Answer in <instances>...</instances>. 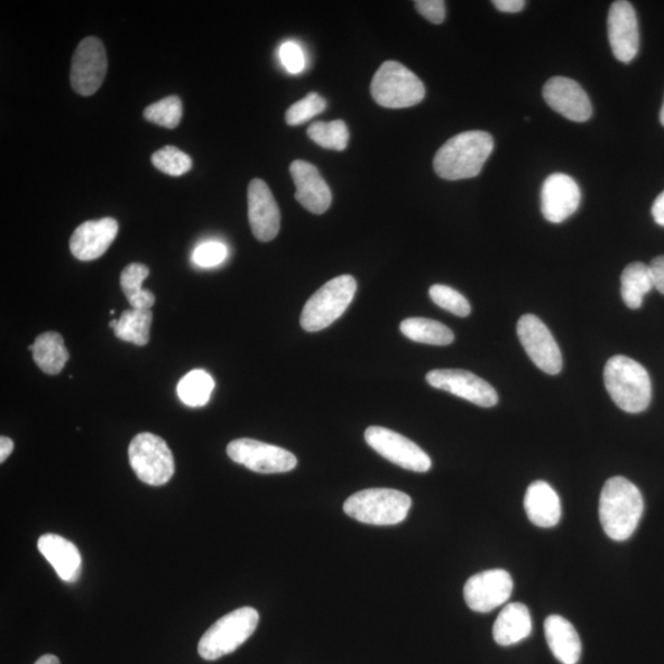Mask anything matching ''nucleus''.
<instances>
[{
  "label": "nucleus",
  "instance_id": "obj_34",
  "mask_svg": "<svg viewBox=\"0 0 664 664\" xmlns=\"http://www.w3.org/2000/svg\"><path fill=\"white\" fill-rule=\"evenodd\" d=\"M430 297L438 307L455 314L460 318H465L472 312L470 303L463 294L445 284H435L430 289Z\"/></svg>",
  "mask_w": 664,
  "mask_h": 664
},
{
  "label": "nucleus",
  "instance_id": "obj_4",
  "mask_svg": "<svg viewBox=\"0 0 664 664\" xmlns=\"http://www.w3.org/2000/svg\"><path fill=\"white\" fill-rule=\"evenodd\" d=\"M412 506L409 495L393 488H367L347 498L344 511L350 519L371 525H395L405 521Z\"/></svg>",
  "mask_w": 664,
  "mask_h": 664
},
{
  "label": "nucleus",
  "instance_id": "obj_17",
  "mask_svg": "<svg viewBox=\"0 0 664 664\" xmlns=\"http://www.w3.org/2000/svg\"><path fill=\"white\" fill-rule=\"evenodd\" d=\"M547 104L570 122L586 123L592 116V104L583 87L574 79L553 77L542 89Z\"/></svg>",
  "mask_w": 664,
  "mask_h": 664
},
{
  "label": "nucleus",
  "instance_id": "obj_22",
  "mask_svg": "<svg viewBox=\"0 0 664 664\" xmlns=\"http://www.w3.org/2000/svg\"><path fill=\"white\" fill-rule=\"evenodd\" d=\"M524 509L529 521L540 528H552L561 520V501L556 490L546 482L529 485L524 497Z\"/></svg>",
  "mask_w": 664,
  "mask_h": 664
},
{
  "label": "nucleus",
  "instance_id": "obj_39",
  "mask_svg": "<svg viewBox=\"0 0 664 664\" xmlns=\"http://www.w3.org/2000/svg\"><path fill=\"white\" fill-rule=\"evenodd\" d=\"M649 266L652 274L653 288L664 294V255L653 258Z\"/></svg>",
  "mask_w": 664,
  "mask_h": 664
},
{
  "label": "nucleus",
  "instance_id": "obj_2",
  "mask_svg": "<svg viewBox=\"0 0 664 664\" xmlns=\"http://www.w3.org/2000/svg\"><path fill=\"white\" fill-rule=\"evenodd\" d=\"M494 151L490 133L469 131L451 137L439 148L433 159L438 177L449 181L472 179L482 173Z\"/></svg>",
  "mask_w": 664,
  "mask_h": 664
},
{
  "label": "nucleus",
  "instance_id": "obj_27",
  "mask_svg": "<svg viewBox=\"0 0 664 664\" xmlns=\"http://www.w3.org/2000/svg\"><path fill=\"white\" fill-rule=\"evenodd\" d=\"M403 334L414 343L447 346L454 343L455 334L446 325L426 318H410L401 322Z\"/></svg>",
  "mask_w": 664,
  "mask_h": 664
},
{
  "label": "nucleus",
  "instance_id": "obj_6",
  "mask_svg": "<svg viewBox=\"0 0 664 664\" xmlns=\"http://www.w3.org/2000/svg\"><path fill=\"white\" fill-rule=\"evenodd\" d=\"M357 282L353 276H339L311 295L301 316V325L308 332L327 329L335 322L353 302Z\"/></svg>",
  "mask_w": 664,
  "mask_h": 664
},
{
  "label": "nucleus",
  "instance_id": "obj_28",
  "mask_svg": "<svg viewBox=\"0 0 664 664\" xmlns=\"http://www.w3.org/2000/svg\"><path fill=\"white\" fill-rule=\"evenodd\" d=\"M153 312L148 309H129L118 319L115 335L126 343L145 346L150 343Z\"/></svg>",
  "mask_w": 664,
  "mask_h": 664
},
{
  "label": "nucleus",
  "instance_id": "obj_33",
  "mask_svg": "<svg viewBox=\"0 0 664 664\" xmlns=\"http://www.w3.org/2000/svg\"><path fill=\"white\" fill-rule=\"evenodd\" d=\"M152 163L156 169L170 177H181L192 169L190 156L173 145H166L153 153Z\"/></svg>",
  "mask_w": 664,
  "mask_h": 664
},
{
  "label": "nucleus",
  "instance_id": "obj_38",
  "mask_svg": "<svg viewBox=\"0 0 664 664\" xmlns=\"http://www.w3.org/2000/svg\"><path fill=\"white\" fill-rule=\"evenodd\" d=\"M418 12L432 24H442L446 18V3L443 0H418Z\"/></svg>",
  "mask_w": 664,
  "mask_h": 664
},
{
  "label": "nucleus",
  "instance_id": "obj_24",
  "mask_svg": "<svg viewBox=\"0 0 664 664\" xmlns=\"http://www.w3.org/2000/svg\"><path fill=\"white\" fill-rule=\"evenodd\" d=\"M529 609L522 603L507 604L494 625V639L500 646H512L527 639L532 634Z\"/></svg>",
  "mask_w": 664,
  "mask_h": 664
},
{
  "label": "nucleus",
  "instance_id": "obj_21",
  "mask_svg": "<svg viewBox=\"0 0 664 664\" xmlns=\"http://www.w3.org/2000/svg\"><path fill=\"white\" fill-rule=\"evenodd\" d=\"M37 548L64 583L73 584L81 574V556L76 546L58 534H44Z\"/></svg>",
  "mask_w": 664,
  "mask_h": 664
},
{
  "label": "nucleus",
  "instance_id": "obj_44",
  "mask_svg": "<svg viewBox=\"0 0 664 664\" xmlns=\"http://www.w3.org/2000/svg\"><path fill=\"white\" fill-rule=\"evenodd\" d=\"M661 124L664 126V101L660 114Z\"/></svg>",
  "mask_w": 664,
  "mask_h": 664
},
{
  "label": "nucleus",
  "instance_id": "obj_35",
  "mask_svg": "<svg viewBox=\"0 0 664 664\" xmlns=\"http://www.w3.org/2000/svg\"><path fill=\"white\" fill-rule=\"evenodd\" d=\"M327 108V101L317 92L309 94L293 104L285 113V123L290 126H299L310 122L312 117L318 116Z\"/></svg>",
  "mask_w": 664,
  "mask_h": 664
},
{
  "label": "nucleus",
  "instance_id": "obj_29",
  "mask_svg": "<svg viewBox=\"0 0 664 664\" xmlns=\"http://www.w3.org/2000/svg\"><path fill=\"white\" fill-rule=\"evenodd\" d=\"M148 276L150 269L142 264L128 265L122 273V288L132 309L151 310L154 306V294L142 289Z\"/></svg>",
  "mask_w": 664,
  "mask_h": 664
},
{
  "label": "nucleus",
  "instance_id": "obj_10",
  "mask_svg": "<svg viewBox=\"0 0 664 664\" xmlns=\"http://www.w3.org/2000/svg\"><path fill=\"white\" fill-rule=\"evenodd\" d=\"M365 438L368 446L378 455L403 469L414 473H426L432 467V460L426 451L400 433L372 426L366 430Z\"/></svg>",
  "mask_w": 664,
  "mask_h": 664
},
{
  "label": "nucleus",
  "instance_id": "obj_12",
  "mask_svg": "<svg viewBox=\"0 0 664 664\" xmlns=\"http://www.w3.org/2000/svg\"><path fill=\"white\" fill-rule=\"evenodd\" d=\"M516 334L525 353L540 371L551 375L561 372L560 347L548 327L538 317L525 314L516 324Z\"/></svg>",
  "mask_w": 664,
  "mask_h": 664
},
{
  "label": "nucleus",
  "instance_id": "obj_46",
  "mask_svg": "<svg viewBox=\"0 0 664 664\" xmlns=\"http://www.w3.org/2000/svg\"><path fill=\"white\" fill-rule=\"evenodd\" d=\"M29 350H31V353H33V350H34V345L29 346Z\"/></svg>",
  "mask_w": 664,
  "mask_h": 664
},
{
  "label": "nucleus",
  "instance_id": "obj_19",
  "mask_svg": "<svg viewBox=\"0 0 664 664\" xmlns=\"http://www.w3.org/2000/svg\"><path fill=\"white\" fill-rule=\"evenodd\" d=\"M118 233L114 218L88 220L72 234L69 247L74 257L80 261H92L103 256Z\"/></svg>",
  "mask_w": 664,
  "mask_h": 664
},
{
  "label": "nucleus",
  "instance_id": "obj_37",
  "mask_svg": "<svg viewBox=\"0 0 664 664\" xmlns=\"http://www.w3.org/2000/svg\"><path fill=\"white\" fill-rule=\"evenodd\" d=\"M280 59L284 68L292 74H298L306 67V59L297 43H283L280 49Z\"/></svg>",
  "mask_w": 664,
  "mask_h": 664
},
{
  "label": "nucleus",
  "instance_id": "obj_8",
  "mask_svg": "<svg viewBox=\"0 0 664 664\" xmlns=\"http://www.w3.org/2000/svg\"><path fill=\"white\" fill-rule=\"evenodd\" d=\"M129 463L144 484L162 486L175 473L174 456L166 442L150 432L137 435L128 448Z\"/></svg>",
  "mask_w": 664,
  "mask_h": 664
},
{
  "label": "nucleus",
  "instance_id": "obj_7",
  "mask_svg": "<svg viewBox=\"0 0 664 664\" xmlns=\"http://www.w3.org/2000/svg\"><path fill=\"white\" fill-rule=\"evenodd\" d=\"M371 94L378 105L405 108L418 105L426 94L423 82L395 61H386L374 74Z\"/></svg>",
  "mask_w": 664,
  "mask_h": 664
},
{
  "label": "nucleus",
  "instance_id": "obj_25",
  "mask_svg": "<svg viewBox=\"0 0 664 664\" xmlns=\"http://www.w3.org/2000/svg\"><path fill=\"white\" fill-rule=\"evenodd\" d=\"M34 361L46 374L55 375L67 365L69 354L59 332L41 334L34 343Z\"/></svg>",
  "mask_w": 664,
  "mask_h": 664
},
{
  "label": "nucleus",
  "instance_id": "obj_5",
  "mask_svg": "<svg viewBox=\"0 0 664 664\" xmlns=\"http://www.w3.org/2000/svg\"><path fill=\"white\" fill-rule=\"evenodd\" d=\"M260 621L256 609L244 606L221 616L202 636L199 653L203 660L216 661L240 648L255 633Z\"/></svg>",
  "mask_w": 664,
  "mask_h": 664
},
{
  "label": "nucleus",
  "instance_id": "obj_45",
  "mask_svg": "<svg viewBox=\"0 0 664 664\" xmlns=\"http://www.w3.org/2000/svg\"><path fill=\"white\" fill-rule=\"evenodd\" d=\"M117 322H118V320H113V321H110L108 327H110L111 329H114V330H115V328L117 327Z\"/></svg>",
  "mask_w": 664,
  "mask_h": 664
},
{
  "label": "nucleus",
  "instance_id": "obj_32",
  "mask_svg": "<svg viewBox=\"0 0 664 664\" xmlns=\"http://www.w3.org/2000/svg\"><path fill=\"white\" fill-rule=\"evenodd\" d=\"M148 122L165 128H177L182 118V103L179 97H168L148 106L143 113Z\"/></svg>",
  "mask_w": 664,
  "mask_h": 664
},
{
  "label": "nucleus",
  "instance_id": "obj_11",
  "mask_svg": "<svg viewBox=\"0 0 664 664\" xmlns=\"http://www.w3.org/2000/svg\"><path fill=\"white\" fill-rule=\"evenodd\" d=\"M107 72L104 43L98 37H86L73 54L71 85L81 97L95 94L103 85Z\"/></svg>",
  "mask_w": 664,
  "mask_h": 664
},
{
  "label": "nucleus",
  "instance_id": "obj_3",
  "mask_svg": "<svg viewBox=\"0 0 664 664\" xmlns=\"http://www.w3.org/2000/svg\"><path fill=\"white\" fill-rule=\"evenodd\" d=\"M604 384L613 401L622 410L639 413L649 408L652 385L648 371L626 356H614L605 365Z\"/></svg>",
  "mask_w": 664,
  "mask_h": 664
},
{
  "label": "nucleus",
  "instance_id": "obj_14",
  "mask_svg": "<svg viewBox=\"0 0 664 664\" xmlns=\"http://www.w3.org/2000/svg\"><path fill=\"white\" fill-rule=\"evenodd\" d=\"M426 381L436 390L459 396L482 408H494L498 403L494 387L464 369H435L427 373Z\"/></svg>",
  "mask_w": 664,
  "mask_h": 664
},
{
  "label": "nucleus",
  "instance_id": "obj_13",
  "mask_svg": "<svg viewBox=\"0 0 664 664\" xmlns=\"http://www.w3.org/2000/svg\"><path fill=\"white\" fill-rule=\"evenodd\" d=\"M513 592V579L501 569L480 572L467 580L464 599L467 605L477 613H488L503 605Z\"/></svg>",
  "mask_w": 664,
  "mask_h": 664
},
{
  "label": "nucleus",
  "instance_id": "obj_42",
  "mask_svg": "<svg viewBox=\"0 0 664 664\" xmlns=\"http://www.w3.org/2000/svg\"><path fill=\"white\" fill-rule=\"evenodd\" d=\"M14 442L9 437L0 438V463L4 461L13 454Z\"/></svg>",
  "mask_w": 664,
  "mask_h": 664
},
{
  "label": "nucleus",
  "instance_id": "obj_41",
  "mask_svg": "<svg viewBox=\"0 0 664 664\" xmlns=\"http://www.w3.org/2000/svg\"><path fill=\"white\" fill-rule=\"evenodd\" d=\"M652 216L659 226L664 227V191L653 203Z\"/></svg>",
  "mask_w": 664,
  "mask_h": 664
},
{
  "label": "nucleus",
  "instance_id": "obj_18",
  "mask_svg": "<svg viewBox=\"0 0 664 664\" xmlns=\"http://www.w3.org/2000/svg\"><path fill=\"white\" fill-rule=\"evenodd\" d=\"M540 199L544 218L550 224L559 225L578 209L580 190L569 175L556 173L544 181Z\"/></svg>",
  "mask_w": 664,
  "mask_h": 664
},
{
  "label": "nucleus",
  "instance_id": "obj_36",
  "mask_svg": "<svg viewBox=\"0 0 664 664\" xmlns=\"http://www.w3.org/2000/svg\"><path fill=\"white\" fill-rule=\"evenodd\" d=\"M228 248L219 242H207L199 245L193 252L192 260L201 267H215L226 260Z\"/></svg>",
  "mask_w": 664,
  "mask_h": 664
},
{
  "label": "nucleus",
  "instance_id": "obj_20",
  "mask_svg": "<svg viewBox=\"0 0 664 664\" xmlns=\"http://www.w3.org/2000/svg\"><path fill=\"white\" fill-rule=\"evenodd\" d=\"M291 177L295 183V200L314 215H322L331 206V190L312 164L294 161L290 166Z\"/></svg>",
  "mask_w": 664,
  "mask_h": 664
},
{
  "label": "nucleus",
  "instance_id": "obj_43",
  "mask_svg": "<svg viewBox=\"0 0 664 664\" xmlns=\"http://www.w3.org/2000/svg\"><path fill=\"white\" fill-rule=\"evenodd\" d=\"M35 664H61L60 660L53 654H44L41 659L37 660Z\"/></svg>",
  "mask_w": 664,
  "mask_h": 664
},
{
  "label": "nucleus",
  "instance_id": "obj_40",
  "mask_svg": "<svg viewBox=\"0 0 664 664\" xmlns=\"http://www.w3.org/2000/svg\"><path fill=\"white\" fill-rule=\"evenodd\" d=\"M493 4L502 13H520L525 7L524 0H494Z\"/></svg>",
  "mask_w": 664,
  "mask_h": 664
},
{
  "label": "nucleus",
  "instance_id": "obj_1",
  "mask_svg": "<svg viewBox=\"0 0 664 664\" xmlns=\"http://www.w3.org/2000/svg\"><path fill=\"white\" fill-rule=\"evenodd\" d=\"M643 513V498L629 480L615 476L605 483L599 500V520L609 538H631Z\"/></svg>",
  "mask_w": 664,
  "mask_h": 664
},
{
  "label": "nucleus",
  "instance_id": "obj_16",
  "mask_svg": "<svg viewBox=\"0 0 664 664\" xmlns=\"http://www.w3.org/2000/svg\"><path fill=\"white\" fill-rule=\"evenodd\" d=\"M248 224L258 242H271L281 228V212L267 183L254 179L247 189Z\"/></svg>",
  "mask_w": 664,
  "mask_h": 664
},
{
  "label": "nucleus",
  "instance_id": "obj_23",
  "mask_svg": "<svg viewBox=\"0 0 664 664\" xmlns=\"http://www.w3.org/2000/svg\"><path fill=\"white\" fill-rule=\"evenodd\" d=\"M549 649L562 664H577L583 654V643L575 626L565 617L551 615L544 624Z\"/></svg>",
  "mask_w": 664,
  "mask_h": 664
},
{
  "label": "nucleus",
  "instance_id": "obj_30",
  "mask_svg": "<svg viewBox=\"0 0 664 664\" xmlns=\"http://www.w3.org/2000/svg\"><path fill=\"white\" fill-rule=\"evenodd\" d=\"M214 390V378L202 369H195L182 378L178 385V395L190 408H201L209 401Z\"/></svg>",
  "mask_w": 664,
  "mask_h": 664
},
{
  "label": "nucleus",
  "instance_id": "obj_9",
  "mask_svg": "<svg viewBox=\"0 0 664 664\" xmlns=\"http://www.w3.org/2000/svg\"><path fill=\"white\" fill-rule=\"evenodd\" d=\"M227 455L235 463L260 474L289 473L298 464L291 451L251 438L230 442Z\"/></svg>",
  "mask_w": 664,
  "mask_h": 664
},
{
  "label": "nucleus",
  "instance_id": "obj_15",
  "mask_svg": "<svg viewBox=\"0 0 664 664\" xmlns=\"http://www.w3.org/2000/svg\"><path fill=\"white\" fill-rule=\"evenodd\" d=\"M608 39L617 61L630 63L639 52L638 15L629 2L617 0L608 15Z\"/></svg>",
  "mask_w": 664,
  "mask_h": 664
},
{
  "label": "nucleus",
  "instance_id": "obj_31",
  "mask_svg": "<svg viewBox=\"0 0 664 664\" xmlns=\"http://www.w3.org/2000/svg\"><path fill=\"white\" fill-rule=\"evenodd\" d=\"M308 136L312 142L325 150L337 152L345 151L349 141L348 128L341 119L312 124L308 128Z\"/></svg>",
  "mask_w": 664,
  "mask_h": 664
},
{
  "label": "nucleus",
  "instance_id": "obj_26",
  "mask_svg": "<svg viewBox=\"0 0 664 664\" xmlns=\"http://www.w3.org/2000/svg\"><path fill=\"white\" fill-rule=\"evenodd\" d=\"M653 288L650 266L633 263L625 267L622 274V298L627 308L640 309L644 295Z\"/></svg>",
  "mask_w": 664,
  "mask_h": 664
}]
</instances>
